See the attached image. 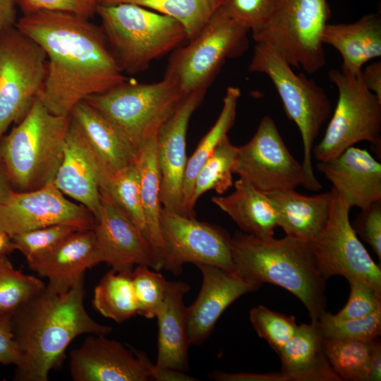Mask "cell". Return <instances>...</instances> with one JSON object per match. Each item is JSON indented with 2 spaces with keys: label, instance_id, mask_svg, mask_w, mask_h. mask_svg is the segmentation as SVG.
I'll list each match as a JSON object with an SVG mask.
<instances>
[{
  "label": "cell",
  "instance_id": "f6af8a7d",
  "mask_svg": "<svg viewBox=\"0 0 381 381\" xmlns=\"http://www.w3.org/2000/svg\"><path fill=\"white\" fill-rule=\"evenodd\" d=\"M20 359V351L12 329L11 314L0 315V363L16 366Z\"/></svg>",
  "mask_w": 381,
  "mask_h": 381
},
{
  "label": "cell",
  "instance_id": "d6a6232c",
  "mask_svg": "<svg viewBox=\"0 0 381 381\" xmlns=\"http://www.w3.org/2000/svg\"><path fill=\"white\" fill-rule=\"evenodd\" d=\"M238 147L226 135L212 155L198 171L193 185L190 206L192 210L198 198L214 190L223 194L233 185V174Z\"/></svg>",
  "mask_w": 381,
  "mask_h": 381
},
{
  "label": "cell",
  "instance_id": "816d5d0a",
  "mask_svg": "<svg viewBox=\"0 0 381 381\" xmlns=\"http://www.w3.org/2000/svg\"><path fill=\"white\" fill-rule=\"evenodd\" d=\"M15 250L11 237L0 231V255H8Z\"/></svg>",
  "mask_w": 381,
  "mask_h": 381
},
{
  "label": "cell",
  "instance_id": "ffe728a7",
  "mask_svg": "<svg viewBox=\"0 0 381 381\" xmlns=\"http://www.w3.org/2000/svg\"><path fill=\"white\" fill-rule=\"evenodd\" d=\"M104 171L78 122L71 116L66 134L63 157L54 184L97 217L100 183Z\"/></svg>",
  "mask_w": 381,
  "mask_h": 381
},
{
  "label": "cell",
  "instance_id": "52a82bcc",
  "mask_svg": "<svg viewBox=\"0 0 381 381\" xmlns=\"http://www.w3.org/2000/svg\"><path fill=\"white\" fill-rule=\"evenodd\" d=\"M186 95L177 81L166 74L153 83H138L129 79L84 101L116 125L138 150L157 137L163 123Z\"/></svg>",
  "mask_w": 381,
  "mask_h": 381
},
{
  "label": "cell",
  "instance_id": "603a6c76",
  "mask_svg": "<svg viewBox=\"0 0 381 381\" xmlns=\"http://www.w3.org/2000/svg\"><path fill=\"white\" fill-rule=\"evenodd\" d=\"M190 286L182 281H167L162 303L155 317L158 322L156 365L185 372L188 369L190 344L183 296Z\"/></svg>",
  "mask_w": 381,
  "mask_h": 381
},
{
  "label": "cell",
  "instance_id": "44dd1931",
  "mask_svg": "<svg viewBox=\"0 0 381 381\" xmlns=\"http://www.w3.org/2000/svg\"><path fill=\"white\" fill-rule=\"evenodd\" d=\"M317 169L351 207L364 210L381 201V164L366 150L351 146L334 159L318 162Z\"/></svg>",
  "mask_w": 381,
  "mask_h": 381
},
{
  "label": "cell",
  "instance_id": "7402d4cb",
  "mask_svg": "<svg viewBox=\"0 0 381 381\" xmlns=\"http://www.w3.org/2000/svg\"><path fill=\"white\" fill-rule=\"evenodd\" d=\"M102 262L94 229L78 230L50 250L28 262L49 281L52 290L64 293L84 278V272Z\"/></svg>",
  "mask_w": 381,
  "mask_h": 381
},
{
  "label": "cell",
  "instance_id": "3957f363",
  "mask_svg": "<svg viewBox=\"0 0 381 381\" xmlns=\"http://www.w3.org/2000/svg\"><path fill=\"white\" fill-rule=\"evenodd\" d=\"M231 246L236 270L245 279L285 289L302 302L311 322L326 312L325 280L308 243L288 236L261 238L237 231Z\"/></svg>",
  "mask_w": 381,
  "mask_h": 381
},
{
  "label": "cell",
  "instance_id": "30bf717a",
  "mask_svg": "<svg viewBox=\"0 0 381 381\" xmlns=\"http://www.w3.org/2000/svg\"><path fill=\"white\" fill-rule=\"evenodd\" d=\"M328 77L337 87L338 99L322 139L313 146L315 158L330 160L362 141L380 151L381 99L364 85L361 75L351 77L333 68Z\"/></svg>",
  "mask_w": 381,
  "mask_h": 381
},
{
  "label": "cell",
  "instance_id": "4fadbf2b",
  "mask_svg": "<svg viewBox=\"0 0 381 381\" xmlns=\"http://www.w3.org/2000/svg\"><path fill=\"white\" fill-rule=\"evenodd\" d=\"M160 233L164 248L163 268L171 273L181 274L186 262L236 271L231 253V237L221 227L162 207Z\"/></svg>",
  "mask_w": 381,
  "mask_h": 381
},
{
  "label": "cell",
  "instance_id": "681fc988",
  "mask_svg": "<svg viewBox=\"0 0 381 381\" xmlns=\"http://www.w3.org/2000/svg\"><path fill=\"white\" fill-rule=\"evenodd\" d=\"M381 380V344L379 338L372 341L369 360L368 381Z\"/></svg>",
  "mask_w": 381,
  "mask_h": 381
},
{
  "label": "cell",
  "instance_id": "bcb514c9",
  "mask_svg": "<svg viewBox=\"0 0 381 381\" xmlns=\"http://www.w3.org/2000/svg\"><path fill=\"white\" fill-rule=\"evenodd\" d=\"M150 380L157 381H195L196 378L186 375L184 372L159 367L156 364L148 363Z\"/></svg>",
  "mask_w": 381,
  "mask_h": 381
},
{
  "label": "cell",
  "instance_id": "b9f144b4",
  "mask_svg": "<svg viewBox=\"0 0 381 381\" xmlns=\"http://www.w3.org/2000/svg\"><path fill=\"white\" fill-rule=\"evenodd\" d=\"M349 297L344 307L334 316L339 319H355L368 316L381 309V293L368 284L354 277L347 279Z\"/></svg>",
  "mask_w": 381,
  "mask_h": 381
},
{
  "label": "cell",
  "instance_id": "d4e9b609",
  "mask_svg": "<svg viewBox=\"0 0 381 381\" xmlns=\"http://www.w3.org/2000/svg\"><path fill=\"white\" fill-rule=\"evenodd\" d=\"M80 125L104 173H116L135 162L138 151L123 131L83 100L70 114Z\"/></svg>",
  "mask_w": 381,
  "mask_h": 381
},
{
  "label": "cell",
  "instance_id": "ee69618b",
  "mask_svg": "<svg viewBox=\"0 0 381 381\" xmlns=\"http://www.w3.org/2000/svg\"><path fill=\"white\" fill-rule=\"evenodd\" d=\"M358 234L373 248L381 260V201L376 202L361 212L351 224Z\"/></svg>",
  "mask_w": 381,
  "mask_h": 381
},
{
  "label": "cell",
  "instance_id": "83f0119b",
  "mask_svg": "<svg viewBox=\"0 0 381 381\" xmlns=\"http://www.w3.org/2000/svg\"><path fill=\"white\" fill-rule=\"evenodd\" d=\"M212 202L226 213L248 234L265 238L278 227L277 213L269 196L244 177L234 182V190L226 196H214Z\"/></svg>",
  "mask_w": 381,
  "mask_h": 381
},
{
  "label": "cell",
  "instance_id": "d6986e66",
  "mask_svg": "<svg viewBox=\"0 0 381 381\" xmlns=\"http://www.w3.org/2000/svg\"><path fill=\"white\" fill-rule=\"evenodd\" d=\"M196 266L202 273V281L197 298L186 307L190 345L200 344L209 337L219 318L234 301L260 287L237 271L207 264Z\"/></svg>",
  "mask_w": 381,
  "mask_h": 381
},
{
  "label": "cell",
  "instance_id": "e575fe53",
  "mask_svg": "<svg viewBox=\"0 0 381 381\" xmlns=\"http://www.w3.org/2000/svg\"><path fill=\"white\" fill-rule=\"evenodd\" d=\"M100 187L107 190L117 206L145 236L140 175L136 163L112 174H104Z\"/></svg>",
  "mask_w": 381,
  "mask_h": 381
},
{
  "label": "cell",
  "instance_id": "1f68e13d",
  "mask_svg": "<svg viewBox=\"0 0 381 381\" xmlns=\"http://www.w3.org/2000/svg\"><path fill=\"white\" fill-rule=\"evenodd\" d=\"M226 0H98V5L133 4L168 16L183 27L188 40L193 38Z\"/></svg>",
  "mask_w": 381,
  "mask_h": 381
},
{
  "label": "cell",
  "instance_id": "8992f818",
  "mask_svg": "<svg viewBox=\"0 0 381 381\" xmlns=\"http://www.w3.org/2000/svg\"><path fill=\"white\" fill-rule=\"evenodd\" d=\"M248 71L265 74L274 84L287 117L296 124L301 135L303 186L313 191L319 190L322 186L314 174L312 150L322 126L331 114V104L325 90L303 73H294L282 56L261 43L255 44Z\"/></svg>",
  "mask_w": 381,
  "mask_h": 381
},
{
  "label": "cell",
  "instance_id": "484cf974",
  "mask_svg": "<svg viewBox=\"0 0 381 381\" xmlns=\"http://www.w3.org/2000/svg\"><path fill=\"white\" fill-rule=\"evenodd\" d=\"M276 211L278 226L286 235L309 243L324 227L329 217L333 193L308 196L295 189L267 194Z\"/></svg>",
  "mask_w": 381,
  "mask_h": 381
},
{
  "label": "cell",
  "instance_id": "d590c367",
  "mask_svg": "<svg viewBox=\"0 0 381 381\" xmlns=\"http://www.w3.org/2000/svg\"><path fill=\"white\" fill-rule=\"evenodd\" d=\"M45 286L38 277L16 270L7 255H0V315L12 314Z\"/></svg>",
  "mask_w": 381,
  "mask_h": 381
},
{
  "label": "cell",
  "instance_id": "277c9868",
  "mask_svg": "<svg viewBox=\"0 0 381 381\" xmlns=\"http://www.w3.org/2000/svg\"><path fill=\"white\" fill-rule=\"evenodd\" d=\"M71 115L51 113L38 97L25 116L0 140V159L15 191L53 183L63 157Z\"/></svg>",
  "mask_w": 381,
  "mask_h": 381
},
{
  "label": "cell",
  "instance_id": "836d02e7",
  "mask_svg": "<svg viewBox=\"0 0 381 381\" xmlns=\"http://www.w3.org/2000/svg\"><path fill=\"white\" fill-rule=\"evenodd\" d=\"M371 342L322 338L327 359L342 380L368 381Z\"/></svg>",
  "mask_w": 381,
  "mask_h": 381
},
{
  "label": "cell",
  "instance_id": "6da1fadb",
  "mask_svg": "<svg viewBox=\"0 0 381 381\" xmlns=\"http://www.w3.org/2000/svg\"><path fill=\"white\" fill-rule=\"evenodd\" d=\"M16 27L46 53L47 75L39 98L54 114L70 115L87 97L128 80L117 66L100 25L89 19L40 10L23 15Z\"/></svg>",
  "mask_w": 381,
  "mask_h": 381
},
{
  "label": "cell",
  "instance_id": "5b68a950",
  "mask_svg": "<svg viewBox=\"0 0 381 381\" xmlns=\"http://www.w3.org/2000/svg\"><path fill=\"white\" fill-rule=\"evenodd\" d=\"M100 27L114 61L123 73L145 71L155 59L188 40L175 19L133 4H99Z\"/></svg>",
  "mask_w": 381,
  "mask_h": 381
},
{
  "label": "cell",
  "instance_id": "8d00e7d4",
  "mask_svg": "<svg viewBox=\"0 0 381 381\" xmlns=\"http://www.w3.org/2000/svg\"><path fill=\"white\" fill-rule=\"evenodd\" d=\"M316 323L324 339L369 342L381 334V309L363 318L345 320L325 312Z\"/></svg>",
  "mask_w": 381,
  "mask_h": 381
},
{
  "label": "cell",
  "instance_id": "7dc6e473",
  "mask_svg": "<svg viewBox=\"0 0 381 381\" xmlns=\"http://www.w3.org/2000/svg\"><path fill=\"white\" fill-rule=\"evenodd\" d=\"M364 85L381 99V61H377L367 66L361 74Z\"/></svg>",
  "mask_w": 381,
  "mask_h": 381
},
{
  "label": "cell",
  "instance_id": "9c48e42d",
  "mask_svg": "<svg viewBox=\"0 0 381 381\" xmlns=\"http://www.w3.org/2000/svg\"><path fill=\"white\" fill-rule=\"evenodd\" d=\"M248 32L220 7L188 43L173 51L165 73L176 79L185 95L207 90L226 59L247 51Z\"/></svg>",
  "mask_w": 381,
  "mask_h": 381
},
{
  "label": "cell",
  "instance_id": "c3c4849f",
  "mask_svg": "<svg viewBox=\"0 0 381 381\" xmlns=\"http://www.w3.org/2000/svg\"><path fill=\"white\" fill-rule=\"evenodd\" d=\"M16 0H0V35L17 23Z\"/></svg>",
  "mask_w": 381,
  "mask_h": 381
},
{
  "label": "cell",
  "instance_id": "7c38bea8",
  "mask_svg": "<svg viewBox=\"0 0 381 381\" xmlns=\"http://www.w3.org/2000/svg\"><path fill=\"white\" fill-rule=\"evenodd\" d=\"M329 217L310 242L316 267L326 281L333 276L354 277L381 293V270L359 241L349 220L351 206L335 189Z\"/></svg>",
  "mask_w": 381,
  "mask_h": 381
},
{
  "label": "cell",
  "instance_id": "7a4b0ae2",
  "mask_svg": "<svg viewBox=\"0 0 381 381\" xmlns=\"http://www.w3.org/2000/svg\"><path fill=\"white\" fill-rule=\"evenodd\" d=\"M11 325L21 353L15 373L19 381H47L75 337L83 334L106 336L112 331L87 313L84 278L64 293L45 286L11 314Z\"/></svg>",
  "mask_w": 381,
  "mask_h": 381
},
{
  "label": "cell",
  "instance_id": "5bb4252c",
  "mask_svg": "<svg viewBox=\"0 0 381 381\" xmlns=\"http://www.w3.org/2000/svg\"><path fill=\"white\" fill-rule=\"evenodd\" d=\"M234 174L265 194L305 184L302 164L291 155L269 116L262 119L250 141L238 147Z\"/></svg>",
  "mask_w": 381,
  "mask_h": 381
},
{
  "label": "cell",
  "instance_id": "8fae6325",
  "mask_svg": "<svg viewBox=\"0 0 381 381\" xmlns=\"http://www.w3.org/2000/svg\"><path fill=\"white\" fill-rule=\"evenodd\" d=\"M47 70L43 48L16 26L0 35V140L39 97Z\"/></svg>",
  "mask_w": 381,
  "mask_h": 381
},
{
  "label": "cell",
  "instance_id": "f35d334b",
  "mask_svg": "<svg viewBox=\"0 0 381 381\" xmlns=\"http://www.w3.org/2000/svg\"><path fill=\"white\" fill-rule=\"evenodd\" d=\"M132 284L137 314L148 319L155 318L164 300L167 281L157 271L138 265L132 271Z\"/></svg>",
  "mask_w": 381,
  "mask_h": 381
},
{
  "label": "cell",
  "instance_id": "9a60e30c",
  "mask_svg": "<svg viewBox=\"0 0 381 381\" xmlns=\"http://www.w3.org/2000/svg\"><path fill=\"white\" fill-rule=\"evenodd\" d=\"M54 224L94 229V215L82 205L68 200L54 183L34 190L17 192L0 205V231L11 237Z\"/></svg>",
  "mask_w": 381,
  "mask_h": 381
},
{
  "label": "cell",
  "instance_id": "f1b7e54d",
  "mask_svg": "<svg viewBox=\"0 0 381 381\" xmlns=\"http://www.w3.org/2000/svg\"><path fill=\"white\" fill-rule=\"evenodd\" d=\"M135 163L140 175V191L145 224V236L158 265L163 268L164 248L160 233V171L157 137L145 143L138 150Z\"/></svg>",
  "mask_w": 381,
  "mask_h": 381
},
{
  "label": "cell",
  "instance_id": "cb8c5ba5",
  "mask_svg": "<svg viewBox=\"0 0 381 381\" xmlns=\"http://www.w3.org/2000/svg\"><path fill=\"white\" fill-rule=\"evenodd\" d=\"M322 42L341 54L342 73L359 77L365 64L381 56L380 14H365L351 23H327Z\"/></svg>",
  "mask_w": 381,
  "mask_h": 381
},
{
  "label": "cell",
  "instance_id": "74e56055",
  "mask_svg": "<svg viewBox=\"0 0 381 381\" xmlns=\"http://www.w3.org/2000/svg\"><path fill=\"white\" fill-rule=\"evenodd\" d=\"M250 321L258 335L277 354L298 327L294 316L272 311L262 305L250 310Z\"/></svg>",
  "mask_w": 381,
  "mask_h": 381
},
{
  "label": "cell",
  "instance_id": "f907efd6",
  "mask_svg": "<svg viewBox=\"0 0 381 381\" xmlns=\"http://www.w3.org/2000/svg\"><path fill=\"white\" fill-rule=\"evenodd\" d=\"M14 192L6 169L0 159V205L8 200Z\"/></svg>",
  "mask_w": 381,
  "mask_h": 381
},
{
  "label": "cell",
  "instance_id": "ac0fdd59",
  "mask_svg": "<svg viewBox=\"0 0 381 381\" xmlns=\"http://www.w3.org/2000/svg\"><path fill=\"white\" fill-rule=\"evenodd\" d=\"M149 361L142 352L92 334L71 351L70 373L75 381H147Z\"/></svg>",
  "mask_w": 381,
  "mask_h": 381
},
{
  "label": "cell",
  "instance_id": "ba28073f",
  "mask_svg": "<svg viewBox=\"0 0 381 381\" xmlns=\"http://www.w3.org/2000/svg\"><path fill=\"white\" fill-rule=\"evenodd\" d=\"M330 15L327 0H277L267 21L252 37L292 67L313 74L325 64L322 34Z\"/></svg>",
  "mask_w": 381,
  "mask_h": 381
},
{
  "label": "cell",
  "instance_id": "f546056e",
  "mask_svg": "<svg viewBox=\"0 0 381 381\" xmlns=\"http://www.w3.org/2000/svg\"><path fill=\"white\" fill-rule=\"evenodd\" d=\"M240 95L241 90L238 87H227L223 98L222 108L217 121L187 160L182 190L183 212L186 217H195V212L190 206L193 182L198 171L234 126Z\"/></svg>",
  "mask_w": 381,
  "mask_h": 381
},
{
  "label": "cell",
  "instance_id": "e0dca14e",
  "mask_svg": "<svg viewBox=\"0 0 381 381\" xmlns=\"http://www.w3.org/2000/svg\"><path fill=\"white\" fill-rule=\"evenodd\" d=\"M101 261L114 270L143 265L159 271L145 236L100 187V207L94 228Z\"/></svg>",
  "mask_w": 381,
  "mask_h": 381
},
{
  "label": "cell",
  "instance_id": "7bdbcfd3",
  "mask_svg": "<svg viewBox=\"0 0 381 381\" xmlns=\"http://www.w3.org/2000/svg\"><path fill=\"white\" fill-rule=\"evenodd\" d=\"M23 15L40 10L68 12L90 19L97 12L98 0H16Z\"/></svg>",
  "mask_w": 381,
  "mask_h": 381
},
{
  "label": "cell",
  "instance_id": "4dcf8cb0",
  "mask_svg": "<svg viewBox=\"0 0 381 381\" xmlns=\"http://www.w3.org/2000/svg\"><path fill=\"white\" fill-rule=\"evenodd\" d=\"M133 268L112 269L100 279L94 290L92 305L105 318L118 323L137 315L132 284Z\"/></svg>",
  "mask_w": 381,
  "mask_h": 381
},
{
  "label": "cell",
  "instance_id": "4316f807",
  "mask_svg": "<svg viewBox=\"0 0 381 381\" xmlns=\"http://www.w3.org/2000/svg\"><path fill=\"white\" fill-rule=\"evenodd\" d=\"M278 355L286 381H341L325 356L316 322L301 324Z\"/></svg>",
  "mask_w": 381,
  "mask_h": 381
},
{
  "label": "cell",
  "instance_id": "60d3db41",
  "mask_svg": "<svg viewBox=\"0 0 381 381\" xmlns=\"http://www.w3.org/2000/svg\"><path fill=\"white\" fill-rule=\"evenodd\" d=\"M277 0H226L223 12L241 27L254 32L260 29L272 14Z\"/></svg>",
  "mask_w": 381,
  "mask_h": 381
},
{
  "label": "cell",
  "instance_id": "ab89813d",
  "mask_svg": "<svg viewBox=\"0 0 381 381\" xmlns=\"http://www.w3.org/2000/svg\"><path fill=\"white\" fill-rule=\"evenodd\" d=\"M81 230L68 224H54L18 234L11 237L16 250L29 262L50 250L73 232Z\"/></svg>",
  "mask_w": 381,
  "mask_h": 381
},
{
  "label": "cell",
  "instance_id": "2e32d148",
  "mask_svg": "<svg viewBox=\"0 0 381 381\" xmlns=\"http://www.w3.org/2000/svg\"><path fill=\"white\" fill-rule=\"evenodd\" d=\"M206 91L198 90L186 95L157 135L161 204L182 215L183 183L188 160L187 130L191 116L201 104Z\"/></svg>",
  "mask_w": 381,
  "mask_h": 381
}]
</instances>
